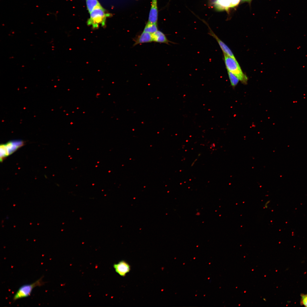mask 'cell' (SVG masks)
<instances>
[{
	"label": "cell",
	"mask_w": 307,
	"mask_h": 307,
	"mask_svg": "<svg viewBox=\"0 0 307 307\" xmlns=\"http://www.w3.org/2000/svg\"><path fill=\"white\" fill-rule=\"evenodd\" d=\"M223 55L224 61L227 70L237 76L242 83L246 84L248 78L243 72L236 59L224 54Z\"/></svg>",
	"instance_id": "1"
},
{
	"label": "cell",
	"mask_w": 307,
	"mask_h": 307,
	"mask_svg": "<svg viewBox=\"0 0 307 307\" xmlns=\"http://www.w3.org/2000/svg\"><path fill=\"white\" fill-rule=\"evenodd\" d=\"M110 14L107 13L102 7L96 8L90 13V17L87 22V24L91 26L93 28H97L100 25H105L107 17Z\"/></svg>",
	"instance_id": "2"
},
{
	"label": "cell",
	"mask_w": 307,
	"mask_h": 307,
	"mask_svg": "<svg viewBox=\"0 0 307 307\" xmlns=\"http://www.w3.org/2000/svg\"><path fill=\"white\" fill-rule=\"evenodd\" d=\"M43 277H41L32 283L24 285L20 287L14 295L13 300L15 301L17 299L29 296L34 288L37 286H41L44 284L45 282H43L42 280Z\"/></svg>",
	"instance_id": "3"
},
{
	"label": "cell",
	"mask_w": 307,
	"mask_h": 307,
	"mask_svg": "<svg viewBox=\"0 0 307 307\" xmlns=\"http://www.w3.org/2000/svg\"><path fill=\"white\" fill-rule=\"evenodd\" d=\"M23 141L16 140L10 141L5 144L1 145L0 161H2L5 157L13 153L23 146Z\"/></svg>",
	"instance_id": "4"
},
{
	"label": "cell",
	"mask_w": 307,
	"mask_h": 307,
	"mask_svg": "<svg viewBox=\"0 0 307 307\" xmlns=\"http://www.w3.org/2000/svg\"><path fill=\"white\" fill-rule=\"evenodd\" d=\"M240 0H214V7L217 10H227L229 8L237 5Z\"/></svg>",
	"instance_id": "5"
},
{
	"label": "cell",
	"mask_w": 307,
	"mask_h": 307,
	"mask_svg": "<svg viewBox=\"0 0 307 307\" xmlns=\"http://www.w3.org/2000/svg\"><path fill=\"white\" fill-rule=\"evenodd\" d=\"M209 28V31L208 34L213 37L216 40L223 51V53L232 58H235L233 52L228 46L215 34L210 28Z\"/></svg>",
	"instance_id": "6"
},
{
	"label": "cell",
	"mask_w": 307,
	"mask_h": 307,
	"mask_svg": "<svg viewBox=\"0 0 307 307\" xmlns=\"http://www.w3.org/2000/svg\"><path fill=\"white\" fill-rule=\"evenodd\" d=\"M113 266L116 272L122 277L125 276L130 270L129 264L124 260L121 261L117 263L114 264Z\"/></svg>",
	"instance_id": "7"
},
{
	"label": "cell",
	"mask_w": 307,
	"mask_h": 307,
	"mask_svg": "<svg viewBox=\"0 0 307 307\" xmlns=\"http://www.w3.org/2000/svg\"><path fill=\"white\" fill-rule=\"evenodd\" d=\"M134 43L133 46L144 43L151 42L153 41L152 34L143 31L140 34L135 37L133 39Z\"/></svg>",
	"instance_id": "8"
},
{
	"label": "cell",
	"mask_w": 307,
	"mask_h": 307,
	"mask_svg": "<svg viewBox=\"0 0 307 307\" xmlns=\"http://www.w3.org/2000/svg\"><path fill=\"white\" fill-rule=\"evenodd\" d=\"M157 0H152L151 7L150 11L148 22L157 24L158 18V9Z\"/></svg>",
	"instance_id": "9"
},
{
	"label": "cell",
	"mask_w": 307,
	"mask_h": 307,
	"mask_svg": "<svg viewBox=\"0 0 307 307\" xmlns=\"http://www.w3.org/2000/svg\"><path fill=\"white\" fill-rule=\"evenodd\" d=\"M152 36L153 42L168 45H169V43H173L169 40L165 35L159 30H158L152 34Z\"/></svg>",
	"instance_id": "10"
},
{
	"label": "cell",
	"mask_w": 307,
	"mask_h": 307,
	"mask_svg": "<svg viewBox=\"0 0 307 307\" xmlns=\"http://www.w3.org/2000/svg\"><path fill=\"white\" fill-rule=\"evenodd\" d=\"M87 9L90 13L95 9L102 7L97 0H86Z\"/></svg>",
	"instance_id": "11"
},
{
	"label": "cell",
	"mask_w": 307,
	"mask_h": 307,
	"mask_svg": "<svg viewBox=\"0 0 307 307\" xmlns=\"http://www.w3.org/2000/svg\"><path fill=\"white\" fill-rule=\"evenodd\" d=\"M158 30L157 24L148 22L145 25L143 31L153 34Z\"/></svg>",
	"instance_id": "12"
},
{
	"label": "cell",
	"mask_w": 307,
	"mask_h": 307,
	"mask_svg": "<svg viewBox=\"0 0 307 307\" xmlns=\"http://www.w3.org/2000/svg\"><path fill=\"white\" fill-rule=\"evenodd\" d=\"M227 72L231 85L233 87H235L240 81L239 79L231 72L227 71Z\"/></svg>",
	"instance_id": "13"
},
{
	"label": "cell",
	"mask_w": 307,
	"mask_h": 307,
	"mask_svg": "<svg viewBox=\"0 0 307 307\" xmlns=\"http://www.w3.org/2000/svg\"><path fill=\"white\" fill-rule=\"evenodd\" d=\"M300 304L301 305L307 307V293L301 294Z\"/></svg>",
	"instance_id": "14"
},
{
	"label": "cell",
	"mask_w": 307,
	"mask_h": 307,
	"mask_svg": "<svg viewBox=\"0 0 307 307\" xmlns=\"http://www.w3.org/2000/svg\"><path fill=\"white\" fill-rule=\"evenodd\" d=\"M270 202V200H268L265 203L264 207L265 208H268V205Z\"/></svg>",
	"instance_id": "15"
},
{
	"label": "cell",
	"mask_w": 307,
	"mask_h": 307,
	"mask_svg": "<svg viewBox=\"0 0 307 307\" xmlns=\"http://www.w3.org/2000/svg\"><path fill=\"white\" fill-rule=\"evenodd\" d=\"M244 0V1H250V0Z\"/></svg>",
	"instance_id": "16"
}]
</instances>
